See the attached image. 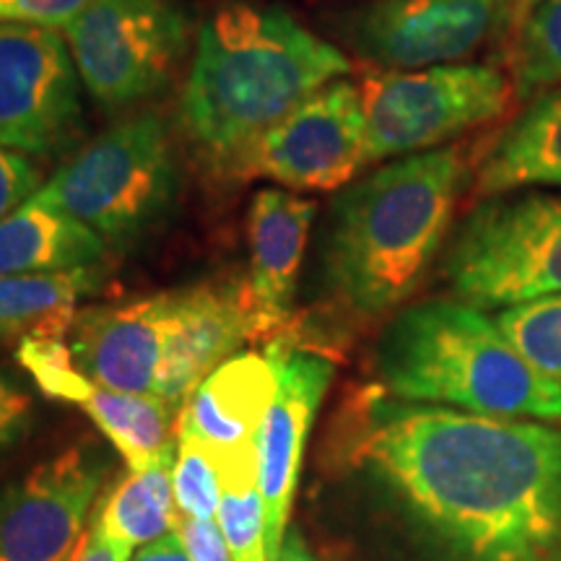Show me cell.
<instances>
[{
    "mask_svg": "<svg viewBox=\"0 0 561 561\" xmlns=\"http://www.w3.org/2000/svg\"><path fill=\"white\" fill-rule=\"evenodd\" d=\"M333 460L390 504L434 561H561V424L351 392Z\"/></svg>",
    "mask_w": 561,
    "mask_h": 561,
    "instance_id": "6da1fadb",
    "label": "cell"
},
{
    "mask_svg": "<svg viewBox=\"0 0 561 561\" xmlns=\"http://www.w3.org/2000/svg\"><path fill=\"white\" fill-rule=\"evenodd\" d=\"M471 170L462 146H445L392 159L335 193L314 268L335 331L403 310L445 252Z\"/></svg>",
    "mask_w": 561,
    "mask_h": 561,
    "instance_id": "7a4b0ae2",
    "label": "cell"
},
{
    "mask_svg": "<svg viewBox=\"0 0 561 561\" xmlns=\"http://www.w3.org/2000/svg\"><path fill=\"white\" fill-rule=\"evenodd\" d=\"M348 73V55L280 5L227 3L203 21L195 37L180 130L198 159L229 178L265 130Z\"/></svg>",
    "mask_w": 561,
    "mask_h": 561,
    "instance_id": "3957f363",
    "label": "cell"
},
{
    "mask_svg": "<svg viewBox=\"0 0 561 561\" xmlns=\"http://www.w3.org/2000/svg\"><path fill=\"white\" fill-rule=\"evenodd\" d=\"M375 369L382 388L403 401L561 424L559 385L525 359L496 318L455 297L392 314Z\"/></svg>",
    "mask_w": 561,
    "mask_h": 561,
    "instance_id": "277c9868",
    "label": "cell"
},
{
    "mask_svg": "<svg viewBox=\"0 0 561 561\" xmlns=\"http://www.w3.org/2000/svg\"><path fill=\"white\" fill-rule=\"evenodd\" d=\"M182 170L164 112L146 107L81 146L37 195L102 237L112 255L138 250L178 210Z\"/></svg>",
    "mask_w": 561,
    "mask_h": 561,
    "instance_id": "5b68a950",
    "label": "cell"
},
{
    "mask_svg": "<svg viewBox=\"0 0 561 561\" xmlns=\"http://www.w3.org/2000/svg\"><path fill=\"white\" fill-rule=\"evenodd\" d=\"M453 297L510 310L561 294V195L512 191L479 203L442 252Z\"/></svg>",
    "mask_w": 561,
    "mask_h": 561,
    "instance_id": "8992f818",
    "label": "cell"
},
{
    "mask_svg": "<svg viewBox=\"0 0 561 561\" xmlns=\"http://www.w3.org/2000/svg\"><path fill=\"white\" fill-rule=\"evenodd\" d=\"M60 32L104 115L167 94L193 50V19L178 0H91Z\"/></svg>",
    "mask_w": 561,
    "mask_h": 561,
    "instance_id": "52a82bcc",
    "label": "cell"
},
{
    "mask_svg": "<svg viewBox=\"0 0 561 561\" xmlns=\"http://www.w3.org/2000/svg\"><path fill=\"white\" fill-rule=\"evenodd\" d=\"M369 164L445 149L502 117L515 100L504 70L453 62L419 70H371L359 83Z\"/></svg>",
    "mask_w": 561,
    "mask_h": 561,
    "instance_id": "ba28073f",
    "label": "cell"
},
{
    "mask_svg": "<svg viewBox=\"0 0 561 561\" xmlns=\"http://www.w3.org/2000/svg\"><path fill=\"white\" fill-rule=\"evenodd\" d=\"M83 83L60 30L0 21V144L60 159L87 133Z\"/></svg>",
    "mask_w": 561,
    "mask_h": 561,
    "instance_id": "9c48e42d",
    "label": "cell"
},
{
    "mask_svg": "<svg viewBox=\"0 0 561 561\" xmlns=\"http://www.w3.org/2000/svg\"><path fill=\"white\" fill-rule=\"evenodd\" d=\"M367 157L359 83L331 81L297 104L237 159L231 180H268L291 193H339Z\"/></svg>",
    "mask_w": 561,
    "mask_h": 561,
    "instance_id": "30bf717a",
    "label": "cell"
},
{
    "mask_svg": "<svg viewBox=\"0 0 561 561\" xmlns=\"http://www.w3.org/2000/svg\"><path fill=\"white\" fill-rule=\"evenodd\" d=\"M502 0H364L343 13L341 39L377 70L468 60L496 42Z\"/></svg>",
    "mask_w": 561,
    "mask_h": 561,
    "instance_id": "8fae6325",
    "label": "cell"
},
{
    "mask_svg": "<svg viewBox=\"0 0 561 561\" xmlns=\"http://www.w3.org/2000/svg\"><path fill=\"white\" fill-rule=\"evenodd\" d=\"M107 473L94 445H73L0 489V561L73 557Z\"/></svg>",
    "mask_w": 561,
    "mask_h": 561,
    "instance_id": "7c38bea8",
    "label": "cell"
},
{
    "mask_svg": "<svg viewBox=\"0 0 561 561\" xmlns=\"http://www.w3.org/2000/svg\"><path fill=\"white\" fill-rule=\"evenodd\" d=\"M263 351L276 369L278 388L257 432V486L265 504V551L268 561H276L289 530L301 455L335 367L325 351L305 346L291 335H278Z\"/></svg>",
    "mask_w": 561,
    "mask_h": 561,
    "instance_id": "4fadbf2b",
    "label": "cell"
},
{
    "mask_svg": "<svg viewBox=\"0 0 561 561\" xmlns=\"http://www.w3.org/2000/svg\"><path fill=\"white\" fill-rule=\"evenodd\" d=\"M178 312L180 289L83 307L68 333L76 367L96 388L157 396Z\"/></svg>",
    "mask_w": 561,
    "mask_h": 561,
    "instance_id": "5bb4252c",
    "label": "cell"
},
{
    "mask_svg": "<svg viewBox=\"0 0 561 561\" xmlns=\"http://www.w3.org/2000/svg\"><path fill=\"white\" fill-rule=\"evenodd\" d=\"M314 216L318 203L284 187H263L252 195L248 208L250 276L244 278L252 339H278L297 318L294 305Z\"/></svg>",
    "mask_w": 561,
    "mask_h": 561,
    "instance_id": "9a60e30c",
    "label": "cell"
},
{
    "mask_svg": "<svg viewBox=\"0 0 561 561\" xmlns=\"http://www.w3.org/2000/svg\"><path fill=\"white\" fill-rule=\"evenodd\" d=\"M276 388V369L265 351H240L210 371L182 403L180 442L203 447L210 460L257 450V432Z\"/></svg>",
    "mask_w": 561,
    "mask_h": 561,
    "instance_id": "2e32d148",
    "label": "cell"
},
{
    "mask_svg": "<svg viewBox=\"0 0 561 561\" xmlns=\"http://www.w3.org/2000/svg\"><path fill=\"white\" fill-rule=\"evenodd\" d=\"M561 187V83L528 102L479 157L471 191L491 198L525 187Z\"/></svg>",
    "mask_w": 561,
    "mask_h": 561,
    "instance_id": "e0dca14e",
    "label": "cell"
},
{
    "mask_svg": "<svg viewBox=\"0 0 561 561\" xmlns=\"http://www.w3.org/2000/svg\"><path fill=\"white\" fill-rule=\"evenodd\" d=\"M110 261L96 231L37 193L0 221V276L107 268Z\"/></svg>",
    "mask_w": 561,
    "mask_h": 561,
    "instance_id": "ac0fdd59",
    "label": "cell"
},
{
    "mask_svg": "<svg viewBox=\"0 0 561 561\" xmlns=\"http://www.w3.org/2000/svg\"><path fill=\"white\" fill-rule=\"evenodd\" d=\"M102 280L104 268L0 276V341L66 339L79 301L94 297Z\"/></svg>",
    "mask_w": 561,
    "mask_h": 561,
    "instance_id": "d6986e66",
    "label": "cell"
},
{
    "mask_svg": "<svg viewBox=\"0 0 561 561\" xmlns=\"http://www.w3.org/2000/svg\"><path fill=\"white\" fill-rule=\"evenodd\" d=\"M81 405L121 453L128 471H144L159 460L178 458L182 409L164 398L104 390L94 385Z\"/></svg>",
    "mask_w": 561,
    "mask_h": 561,
    "instance_id": "ffe728a7",
    "label": "cell"
},
{
    "mask_svg": "<svg viewBox=\"0 0 561 561\" xmlns=\"http://www.w3.org/2000/svg\"><path fill=\"white\" fill-rule=\"evenodd\" d=\"M174 460L178 458L159 460L144 471L125 476L100 507L96 528L112 541L128 543L130 549L178 530L180 512L172 489Z\"/></svg>",
    "mask_w": 561,
    "mask_h": 561,
    "instance_id": "44dd1931",
    "label": "cell"
},
{
    "mask_svg": "<svg viewBox=\"0 0 561 561\" xmlns=\"http://www.w3.org/2000/svg\"><path fill=\"white\" fill-rule=\"evenodd\" d=\"M517 102H530L561 83V0H543L507 47Z\"/></svg>",
    "mask_w": 561,
    "mask_h": 561,
    "instance_id": "7402d4cb",
    "label": "cell"
},
{
    "mask_svg": "<svg viewBox=\"0 0 561 561\" xmlns=\"http://www.w3.org/2000/svg\"><path fill=\"white\" fill-rule=\"evenodd\" d=\"M496 322L525 359L561 388V294L502 310Z\"/></svg>",
    "mask_w": 561,
    "mask_h": 561,
    "instance_id": "603a6c76",
    "label": "cell"
},
{
    "mask_svg": "<svg viewBox=\"0 0 561 561\" xmlns=\"http://www.w3.org/2000/svg\"><path fill=\"white\" fill-rule=\"evenodd\" d=\"M216 517L234 561H268L265 504L257 479L221 481V504Z\"/></svg>",
    "mask_w": 561,
    "mask_h": 561,
    "instance_id": "cb8c5ba5",
    "label": "cell"
},
{
    "mask_svg": "<svg viewBox=\"0 0 561 561\" xmlns=\"http://www.w3.org/2000/svg\"><path fill=\"white\" fill-rule=\"evenodd\" d=\"M19 362L34 377L39 390L58 401L81 405L94 390V382L81 375L70 346L62 339H34V335L21 339Z\"/></svg>",
    "mask_w": 561,
    "mask_h": 561,
    "instance_id": "d4e9b609",
    "label": "cell"
},
{
    "mask_svg": "<svg viewBox=\"0 0 561 561\" xmlns=\"http://www.w3.org/2000/svg\"><path fill=\"white\" fill-rule=\"evenodd\" d=\"M174 504L182 517L214 520L221 504V481L210 455L191 442H180L172 468Z\"/></svg>",
    "mask_w": 561,
    "mask_h": 561,
    "instance_id": "484cf974",
    "label": "cell"
},
{
    "mask_svg": "<svg viewBox=\"0 0 561 561\" xmlns=\"http://www.w3.org/2000/svg\"><path fill=\"white\" fill-rule=\"evenodd\" d=\"M45 185V174L32 157L0 144V221Z\"/></svg>",
    "mask_w": 561,
    "mask_h": 561,
    "instance_id": "4316f807",
    "label": "cell"
},
{
    "mask_svg": "<svg viewBox=\"0 0 561 561\" xmlns=\"http://www.w3.org/2000/svg\"><path fill=\"white\" fill-rule=\"evenodd\" d=\"M91 0H0V21L62 30Z\"/></svg>",
    "mask_w": 561,
    "mask_h": 561,
    "instance_id": "83f0119b",
    "label": "cell"
},
{
    "mask_svg": "<svg viewBox=\"0 0 561 561\" xmlns=\"http://www.w3.org/2000/svg\"><path fill=\"white\" fill-rule=\"evenodd\" d=\"M32 398L24 388L0 371V453L24 437L32 421Z\"/></svg>",
    "mask_w": 561,
    "mask_h": 561,
    "instance_id": "f1b7e54d",
    "label": "cell"
},
{
    "mask_svg": "<svg viewBox=\"0 0 561 561\" xmlns=\"http://www.w3.org/2000/svg\"><path fill=\"white\" fill-rule=\"evenodd\" d=\"M178 533L187 553H191V561H234L227 538L216 528L214 520H193V517L180 515Z\"/></svg>",
    "mask_w": 561,
    "mask_h": 561,
    "instance_id": "f546056e",
    "label": "cell"
},
{
    "mask_svg": "<svg viewBox=\"0 0 561 561\" xmlns=\"http://www.w3.org/2000/svg\"><path fill=\"white\" fill-rule=\"evenodd\" d=\"M68 561H130V546L112 541L96 525H91Z\"/></svg>",
    "mask_w": 561,
    "mask_h": 561,
    "instance_id": "4dcf8cb0",
    "label": "cell"
},
{
    "mask_svg": "<svg viewBox=\"0 0 561 561\" xmlns=\"http://www.w3.org/2000/svg\"><path fill=\"white\" fill-rule=\"evenodd\" d=\"M543 0H502V19H500V34H496V45H502L504 50L510 47V42L517 37L525 19L541 5Z\"/></svg>",
    "mask_w": 561,
    "mask_h": 561,
    "instance_id": "1f68e13d",
    "label": "cell"
},
{
    "mask_svg": "<svg viewBox=\"0 0 561 561\" xmlns=\"http://www.w3.org/2000/svg\"><path fill=\"white\" fill-rule=\"evenodd\" d=\"M130 561H191L185 543H182L180 533L172 530L161 536L159 541L146 543Z\"/></svg>",
    "mask_w": 561,
    "mask_h": 561,
    "instance_id": "d6a6232c",
    "label": "cell"
},
{
    "mask_svg": "<svg viewBox=\"0 0 561 561\" xmlns=\"http://www.w3.org/2000/svg\"><path fill=\"white\" fill-rule=\"evenodd\" d=\"M276 561H318L310 549V543L305 541L301 530L289 528L284 536V543H280Z\"/></svg>",
    "mask_w": 561,
    "mask_h": 561,
    "instance_id": "836d02e7",
    "label": "cell"
}]
</instances>
